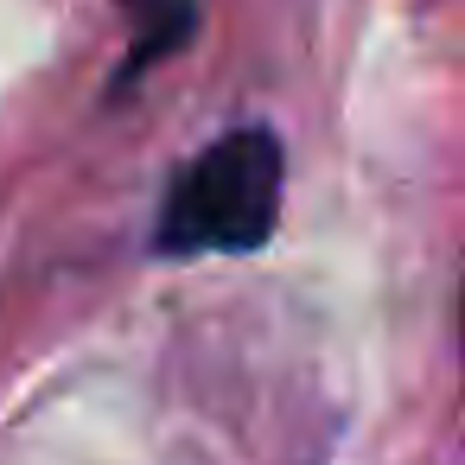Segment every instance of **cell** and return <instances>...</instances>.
<instances>
[{
    "mask_svg": "<svg viewBox=\"0 0 465 465\" xmlns=\"http://www.w3.org/2000/svg\"><path fill=\"white\" fill-rule=\"evenodd\" d=\"M122 7L134 14V64L128 71H141L147 58H160V52H173L185 33H192V20H198V7L192 0H122Z\"/></svg>",
    "mask_w": 465,
    "mask_h": 465,
    "instance_id": "cell-2",
    "label": "cell"
},
{
    "mask_svg": "<svg viewBox=\"0 0 465 465\" xmlns=\"http://www.w3.org/2000/svg\"><path fill=\"white\" fill-rule=\"evenodd\" d=\"M274 217H281V141L268 128H236L179 173L160 217V249L173 255L255 249L268 242Z\"/></svg>",
    "mask_w": 465,
    "mask_h": 465,
    "instance_id": "cell-1",
    "label": "cell"
}]
</instances>
